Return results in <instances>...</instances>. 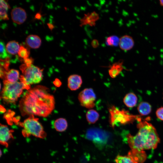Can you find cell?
<instances>
[{"label": "cell", "instance_id": "cell-1", "mask_svg": "<svg viewBox=\"0 0 163 163\" xmlns=\"http://www.w3.org/2000/svg\"><path fill=\"white\" fill-rule=\"evenodd\" d=\"M55 104L54 97L49 93L48 89L37 85L24 93L19 106L23 116L35 115L46 117L53 110Z\"/></svg>", "mask_w": 163, "mask_h": 163}, {"label": "cell", "instance_id": "cell-2", "mask_svg": "<svg viewBox=\"0 0 163 163\" xmlns=\"http://www.w3.org/2000/svg\"><path fill=\"white\" fill-rule=\"evenodd\" d=\"M139 122L137 134L135 136L129 134L127 136L129 147L131 149L140 150L155 149L160 140L155 128L146 121Z\"/></svg>", "mask_w": 163, "mask_h": 163}, {"label": "cell", "instance_id": "cell-3", "mask_svg": "<svg viewBox=\"0 0 163 163\" xmlns=\"http://www.w3.org/2000/svg\"><path fill=\"white\" fill-rule=\"evenodd\" d=\"M4 87L1 98L7 103H14L22 94L23 89H29L30 85L21 82L11 83L3 81Z\"/></svg>", "mask_w": 163, "mask_h": 163}, {"label": "cell", "instance_id": "cell-4", "mask_svg": "<svg viewBox=\"0 0 163 163\" xmlns=\"http://www.w3.org/2000/svg\"><path fill=\"white\" fill-rule=\"evenodd\" d=\"M18 123L23 128L22 134L24 137L32 136L43 139L46 136V133L38 121V119L35 117L34 115L30 116L23 122Z\"/></svg>", "mask_w": 163, "mask_h": 163}, {"label": "cell", "instance_id": "cell-5", "mask_svg": "<svg viewBox=\"0 0 163 163\" xmlns=\"http://www.w3.org/2000/svg\"><path fill=\"white\" fill-rule=\"evenodd\" d=\"M108 110L110 124L113 128L118 123L124 125L140 118L138 116L130 114L124 109L120 110L113 105L109 106Z\"/></svg>", "mask_w": 163, "mask_h": 163}, {"label": "cell", "instance_id": "cell-6", "mask_svg": "<svg viewBox=\"0 0 163 163\" xmlns=\"http://www.w3.org/2000/svg\"><path fill=\"white\" fill-rule=\"evenodd\" d=\"M20 67L23 74L19 78L21 82L30 85L38 83L42 80L43 69L32 64L27 66L22 64Z\"/></svg>", "mask_w": 163, "mask_h": 163}, {"label": "cell", "instance_id": "cell-7", "mask_svg": "<svg viewBox=\"0 0 163 163\" xmlns=\"http://www.w3.org/2000/svg\"><path fill=\"white\" fill-rule=\"evenodd\" d=\"M96 98L95 94L91 88L84 89L78 96L81 105L88 109H92L94 107Z\"/></svg>", "mask_w": 163, "mask_h": 163}, {"label": "cell", "instance_id": "cell-8", "mask_svg": "<svg viewBox=\"0 0 163 163\" xmlns=\"http://www.w3.org/2000/svg\"><path fill=\"white\" fill-rule=\"evenodd\" d=\"M87 138L98 145H103L107 142L108 136L104 131L97 128L89 129L86 134Z\"/></svg>", "mask_w": 163, "mask_h": 163}, {"label": "cell", "instance_id": "cell-9", "mask_svg": "<svg viewBox=\"0 0 163 163\" xmlns=\"http://www.w3.org/2000/svg\"><path fill=\"white\" fill-rule=\"evenodd\" d=\"M99 19V14L95 11L85 14L80 20V26L82 27L86 25L91 27L94 26L96 22Z\"/></svg>", "mask_w": 163, "mask_h": 163}, {"label": "cell", "instance_id": "cell-10", "mask_svg": "<svg viewBox=\"0 0 163 163\" xmlns=\"http://www.w3.org/2000/svg\"><path fill=\"white\" fill-rule=\"evenodd\" d=\"M14 131L10 129L6 125L0 124V142L2 145L8 147L10 140L13 138Z\"/></svg>", "mask_w": 163, "mask_h": 163}, {"label": "cell", "instance_id": "cell-11", "mask_svg": "<svg viewBox=\"0 0 163 163\" xmlns=\"http://www.w3.org/2000/svg\"><path fill=\"white\" fill-rule=\"evenodd\" d=\"M11 14L13 22L19 24H23L27 18L25 10L20 7L14 8L11 11Z\"/></svg>", "mask_w": 163, "mask_h": 163}, {"label": "cell", "instance_id": "cell-12", "mask_svg": "<svg viewBox=\"0 0 163 163\" xmlns=\"http://www.w3.org/2000/svg\"><path fill=\"white\" fill-rule=\"evenodd\" d=\"M127 156L133 163H143L146 159L147 155L143 150L133 149L128 152Z\"/></svg>", "mask_w": 163, "mask_h": 163}, {"label": "cell", "instance_id": "cell-13", "mask_svg": "<svg viewBox=\"0 0 163 163\" xmlns=\"http://www.w3.org/2000/svg\"><path fill=\"white\" fill-rule=\"evenodd\" d=\"M134 40L131 36L125 35L120 38L119 46L120 48L124 51H128L133 47Z\"/></svg>", "mask_w": 163, "mask_h": 163}, {"label": "cell", "instance_id": "cell-14", "mask_svg": "<svg viewBox=\"0 0 163 163\" xmlns=\"http://www.w3.org/2000/svg\"><path fill=\"white\" fill-rule=\"evenodd\" d=\"M82 83L81 77L77 74L72 75L68 79V86L72 91H75L78 89Z\"/></svg>", "mask_w": 163, "mask_h": 163}, {"label": "cell", "instance_id": "cell-15", "mask_svg": "<svg viewBox=\"0 0 163 163\" xmlns=\"http://www.w3.org/2000/svg\"><path fill=\"white\" fill-rule=\"evenodd\" d=\"M123 63V60L120 59L109 66L108 72L111 78H115L120 74L124 69Z\"/></svg>", "mask_w": 163, "mask_h": 163}, {"label": "cell", "instance_id": "cell-16", "mask_svg": "<svg viewBox=\"0 0 163 163\" xmlns=\"http://www.w3.org/2000/svg\"><path fill=\"white\" fill-rule=\"evenodd\" d=\"M27 45L30 48L36 49L40 46L41 40L40 37L36 35L31 34L28 36L25 40Z\"/></svg>", "mask_w": 163, "mask_h": 163}, {"label": "cell", "instance_id": "cell-17", "mask_svg": "<svg viewBox=\"0 0 163 163\" xmlns=\"http://www.w3.org/2000/svg\"><path fill=\"white\" fill-rule=\"evenodd\" d=\"M138 98L136 95L133 92L127 94L123 98V102L127 107L132 108L136 104Z\"/></svg>", "mask_w": 163, "mask_h": 163}, {"label": "cell", "instance_id": "cell-18", "mask_svg": "<svg viewBox=\"0 0 163 163\" xmlns=\"http://www.w3.org/2000/svg\"><path fill=\"white\" fill-rule=\"evenodd\" d=\"M19 72L18 70L11 69L6 73L3 79L4 81L10 83H15L19 78Z\"/></svg>", "mask_w": 163, "mask_h": 163}, {"label": "cell", "instance_id": "cell-19", "mask_svg": "<svg viewBox=\"0 0 163 163\" xmlns=\"http://www.w3.org/2000/svg\"><path fill=\"white\" fill-rule=\"evenodd\" d=\"M20 46L18 43L15 40L8 42L5 46L7 53L13 55L18 53Z\"/></svg>", "mask_w": 163, "mask_h": 163}, {"label": "cell", "instance_id": "cell-20", "mask_svg": "<svg viewBox=\"0 0 163 163\" xmlns=\"http://www.w3.org/2000/svg\"><path fill=\"white\" fill-rule=\"evenodd\" d=\"M137 110L140 116H146L151 112L152 107L148 102L142 101L138 105Z\"/></svg>", "mask_w": 163, "mask_h": 163}, {"label": "cell", "instance_id": "cell-21", "mask_svg": "<svg viewBox=\"0 0 163 163\" xmlns=\"http://www.w3.org/2000/svg\"><path fill=\"white\" fill-rule=\"evenodd\" d=\"M53 126L57 131L62 132L65 131L68 127V123L66 119L59 118L56 120L53 123Z\"/></svg>", "mask_w": 163, "mask_h": 163}, {"label": "cell", "instance_id": "cell-22", "mask_svg": "<svg viewBox=\"0 0 163 163\" xmlns=\"http://www.w3.org/2000/svg\"><path fill=\"white\" fill-rule=\"evenodd\" d=\"M10 6L5 1L1 0L0 1V19L7 20L9 19L7 12Z\"/></svg>", "mask_w": 163, "mask_h": 163}, {"label": "cell", "instance_id": "cell-23", "mask_svg": "<svg viewBox=\"0 0 163 163\" xmlns=\"http://www.w3.org/2000/svg\"><path fill=\"white\" fill-rule=\"evenodd\" d=\"M86 117L87 121L89 123L93 124L98 120L99 114L96 110L90 109L87 112Z\"/></svg>", "mask_w": 163, "mask_h": 163}, {"label": "cell", "instance_id": "cell-24", "mask_svg": "<svg viewBox=\"0 0 163 163\" xmlns=\"http://www.w3.org/2000/svg\"><path fill=\"white\" fill-rule=\"evenodd\" d=\"M120 38L118 36L113 35L109 36L106 39L105 43L108 46H119Z\"/></svg>", "mask_w": 163, "mask_h": 163}, {"label": "cell", "instance_id": "cell-25", "mask_svg": "<svg viewBox=\"0 0 163 163\" xmlns=\"http://www.w3.org/2000/svg\"><path fill=\"white\" fill-rule=\"evenodd\" d=\"M30 51L23 46H20L19 50L18 53L19 56L23 59L28 58L30 55Z\"/></svg>", "mask_w": 163, "mask_h": 163}, {"label": "cell", "instance_id": "cell-26", "mask_svg": "<svg viewBox=\"0 0 163 163\" xmlns=\"http://www.w3.org/2000/svg\"><path fill=\"white\" fill-rule=\"evenodd\" d=\"M115 163H133L127 156L118 155L115 159Z\"/></svg>", "mask_w": 163, "mask_h": 163}, {"label": "cell", "instance_id": "cell-27", "mask_svg": "<svg viewBox=\"0 0 163 163\" xmlns=\"http://www.w3.org/2000/svg\"><path fill=\"white\" fill-rule=\"evenodd\" d=\"M0 59H4L8 57L4 43L2 41L0 43Z\"/></svg>", "mask_w": 163, "mask_h": 163}, {"label": "cell", "instance_id": "cell-28", "mask_svg": "<svg viewBox=\"0 0 163 163\" xmlns=\"http://www.w3.org/2000/svg\"><path fill=\"white\" fill-rule=\"evenodd\" d=\"M156 115L158 118L163 121V107H159L157 110Z\"/></svg>", "mask_w": 163, "mask_h": 163}, {"label": "cell", "instance_id": "cell-29", "mask_svg": "<svg viewBox=\"0 0 163 163\" xmlns=\"http://www.w3.org/2000/svg\"><path fill=\"white\" fill-rule=\"evenodd\" d=\"M24 64L27 66H29L32 64L33 62L34 59L32 58H28L23 59Z\"/></svg>", "mask_w": 163, "mask_h": 163}, {"label": "cell", "instance_id": "cell-30", "mask_svg": "<svg viewBox=\"0 0 163 163\" xmlns=\"http://www.w3.org/2000/svg\"><path fill=\"white\" fill-rule=\"evenodd\" d=\"M91 45L93 48H97L99 45V41L96 39H93L91 42Z\"/></svg>", "mask_w": 163, "mask_h": 163}, {"label": "cell", "instance_id": "cell-31", "mask_svg": "<svg viewBox=\"0 0 163 163\" xmlns=\"http://www.w3.org/2000/svg\"><path fill=\"white\" fill-rule=\"evenodd\" d=\"M54 83L57 87H59L62 84L60 81L58 79H56L54 82Z\"/></svg>", "mask_w": 163, "mask_h": 163}, {"label": "cell", "instance_id": "cell-32", "mask_svg": "<svg viewBox=\"0 0 163 163\" xmlns=\"http://www.w3.org/2000/svg\"><path fill=\"white\" fill-rule=\"evenodd\" d=\"M159 2L160 5L161 6H163V0H160Z\"/></svg>", "mask_w": 163, "mask_h": 163}, {"label": "cell", "instance_id": "cell-33", "mask_svg": "<svg viewBox=\"0 0 163 163\" xmlns=\"http://www.w3.org/2000/svg\"><path fill=\"white\" fill-rule=\"evenodd\" d=\"M163 163V162H160V163Z\"/></svg>", "mask_w": 163, "mask_h": 163}, {"label": "cell", "instance_id": "cell-34", "mask_svg": "<svg viewBox=\"0 0 163 163\" xmlns=\"http://www.w3.org/2000/svg\"></svg>", "mask_w": 163, "mask_h": 163}]
</instances>
